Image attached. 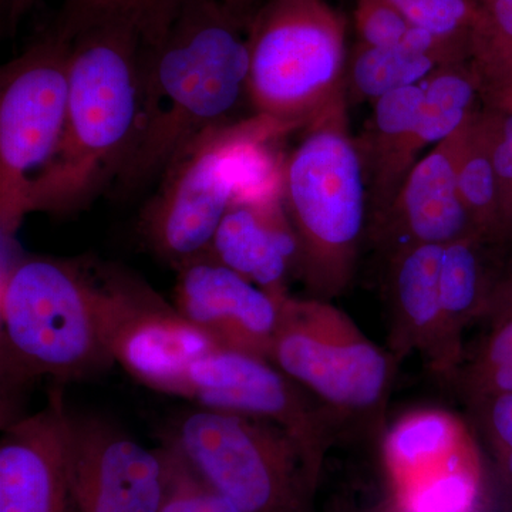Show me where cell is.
<instances>
[{
  "mask_svg": "<svg viewBox=\"0 0 512 512\" xmlns=\"http://www.w3.org/2000/svg\"><path fill=\"white\" fill-rule=\"evenodd\" d=\"M247 46L252 113L302 130L345 94V20L326 0H266Z\"/></svg>",
  "mask_w": 512,
  "mask_h": 512,
  "instance_id": "5",
  "label": "cell"
},
{
  "mask_svg": "<svg viewBox=\"0 0 512 512\" xmlns=\"http://www.w3.org/2000/svg\"><path fill=\"white\" fill-rule=\"evenodd\" d=\"M468 56L481 86L497 82L512 66V0H478L468 33Z\"/></svg>",
  "mask_w": 512,
  "mask_h": 512,
  "instance_id": "25",
  "label": "cell"
},
{
  "mask_svg": "<svg viewBox=\"0 0 512 512\" xmlns=\"http://www.w3.org/2000/svg\"><path fill=\"white\" fill-rule=\"evenodd\" d=\"M410 25L444 39H468L478 0H389Z\"/></svg>",
  "mask_w": 512,
  "mask_h": 512,
  "instance_id": "29",
  "label": "cell"
},
{
  "mask_svg": "<svg viewBox=\"0 0 512 512\" xmlns=\"http://www.w3.org/2000/svg\"><path fill=\"white\" fill-rule=\"evenodd\" d=\"M175 271L173 305L188 322L222 349L269 360L286 295L264 291L210 251L175 266Z\"/></svg>",
  "mask_w": 512,
  "mask_h": 512,
  "instance_id": "13",
  "label": "cell"
},
{
  "mask_svg": "<svg viewBox=\"0 0 512 512\" xmlns=\"http://www.w3.org/2000/svg\"><path fill=\"white\" fill-rule=\"evenodd\" d=\"M470 443V431L454 414L440 409L413 410L387 431L384 464L397 487L446 463Z\"/></svg>",
  "mask_w": 512,
  "mask_h": 512,
  "instance_id": "20",
  "label": "cell"
},
{
  "mask_svg": "<svg viewBox=\"0 0 512 512\" xmlns=\"http://www.w3.org/2000/svg\"><path fill=\"white\" fill-rule=\"evenodd\" d=\"M286 154V214L299 245L298 271L313 298L348 288L355 274L369 192L359 143L350 136L345 94L299 131Z\"/></svg>",
  "mask_w": 512,
  "mask_h": 512,
  "instance_id": "3",
  "label": "cell"
},
{
  "mask_svg": "<svg viewBox=\"0 0 512 512\" xmlns=\"http://www.w3.org/2000/svg\"><path fill=\"white\" fill-rule=\"evenodd\" d=\"M2 376L80 379L113 365L96 302L93 262L28 256L2 269Z\"/></svg>",
  "mask_w": 512,
  "mask_h": 512,
  "instance_id": "4",
  "label": "cell"
},
{
  "mask_svg": "<svg viewBox=\"0 0 512 512\" xmlns=\"http://www.w3.org/2000/svg\"><path fill=\"white\" fill-rule=\"evenodd\" d=\"M512 239V238H511ZM512 316V248L510 254L505 256L503 265L493 272L490 291L481 319L490 325V328L500 325Z\"/></svg>",
  "mask_w": 512,
  "mask_h": 512,
  "instance_id": "32",
  "label": "cell"
},
{
  "mask_svg": "<svg viewBox=\"0 0 512 512\" xmlns=\"http://www.w3.org/2000/svg\"><path fill=\"white\" fill-rule=\"evenodd\" d=\"M274 363L261 356L218 348L195 360L175 396L205 409L245 414L278 424L301 447L318 483L330 441V423Z\"/></svg>",
  "mask_w": 512,
  "mask_h": 512,
  "instance_id": "11",
  "label": "cell"
},
{
  "mask_svg": "<svg viewBox=\"0 0 512 512\" xmlns=\"http://www.w3.org/2000/svg\"><path fill=\"white\" fill-rule=\"evenodd\" d=\"M498 470L512 490V393L474 400Z\"/></svg>",
  "mask_w": 512,
  "mask_h": 512,
  "instance_id": "30",
  "label": "cell"
},
{
  "mask_svg": "<svg viewBox=\"0 0 512 512\" xmlns=\"http://www.w3.org/2000/svg\"><path fill=\"white\" fill-rule=\"evenodd\" d=\"M458 188L464 207L485 244L510 241L500 187L478 111L468 120L458 158Z\"/></svg>",
  "mask_w": 512,
  "mask_h": 512,
  "instance_id": "22",
  "label": "cell"
},
{
  "mask_svg": "<svg viewBox=\"0 0 512 512\" xmlns=\"http://www.w3.org/2000/svg\"><path fill=\"white\" fill-rule=\"evenodd\" d=\"M278 123L249 113L205 131L170 161L138 222L154 254L175 268L210 251L225 212L244 192L252 148Z\"/></svg>",
  "mask_w": 512,
  "mask_h": 512,
  "instance_id": "7",
  "label": "cell"
},
{
  "mask_svg": "<svg viewBox=\"0 0 512 512\" xmlns=\"http://www.w3.org/2000/svg\"><path fill=\"white\" fill-rule=\"evenodd\" d=\"M467 39H444L412 26L402 42L392 46H362L350 66L357 96L376 101L384 94L417 86L440 67L463 62Z\"/></svg>",
  "mask_w": 512,
  "mask_h": 512,
  "instance_id": "19",
  "label": "cell"
},
{
  "mask_svg": "<svg viewBox=\"0 0 512 512\" xmlns=\"http://www.w3.org/2000/svg\"><path fill=\"white\" fill-rule=\"evenodd\" d=\"M471 399L512 393V316L491 328L466 373Z\"/></svg>",
  "mask_w": 512,
  "mask_h": 512,
  "instance_id": "27",
  "label": "cell"
},
{
  "mask_svg": "<svg viewBox=\"0 0 512 512\" xmlns=\"http://www.w3.org/2000/svg\"><path fill=\"white\" fill-rule=\"evenodd\" d=\"M36 0H0L2 5V25L3 32L12 35L20 19L32 9Z\"/></svg>",
  "mask_w": 512,
  "mask_h": 512,
  "instance_id": "34",
  "label": "cell"
},
{
  "mask_svg": "<svg viewBox=\"0 0 512 512\" xmlns=\"http://www.w3.org/2000/svg\"><path fill=\"white\" fill-rule=\"evenodd\" d=\"M72 39L49 28L0 72V231L26 217L30 181L55 156L69 104Z\"/></svg>",
  "mask_w": 512,
  "mask_h": 512,
  "instance_id": "8",
  "label": "cell"
},
{
  "mask_svg": "<svg viewBox=\"0 0 512 512\" xmlns=\"http://www.w3.org/2000/svg\"><path fill=\"white\" fill-rule=\"evenodd\" d=\"M487 110L480 114L491 161H493L505 222L512 238V87H484Z\"/></svg>",
  "mask_w": 512,
  "mask_h": 512,
  "instance_id": "26",
  "label": "cell"
},
{
  "mask_svg": "<svg viewBox=\"0 0 512 512\" xmlns=\"http://www.w3.org/2000/svg\"><path fill=\"white\" fill-rule=\"evenodd\" d=\"M355 20L362 46L397 45L412 29L409 20L389 0H359Z\"/></svg>",
  "mask_w": 512,
  "mask_h": 512,
  "instance_id": "31",
  "label": "cell"
},
{
  "mask_svg": "<svg viewBox=\"0 0 512 512\" xmlns=\"http://www.w3.org/2000/svg\"><path fill=\"white\" fill-rule=\"evenodd\" d=\"M394 490L402 512H474L481 490L480 458L474 441L446 463Z\"/></svg>",
  "mask_w": 512,
  "mask_h": 512,
  "instance_id": "23",
  "label": "cell"
},
{
  "mask_svg": "<svg viewBox=\"0 0 512 512\" xmlns=\"http://www.w3.org/2000/svg\"><path fill=\"white\" fill-rule=\"evenodd\" d=\"M167 487L160 512H242L237 505L198 477L183 458L165 448Z\"/></svg>",
  "mask_w": 512,
  "mask_h": 512,
  "instance_id": "28",
  "label": "cell"
},
{
  "mask_svg": "<svg viewBox=\"0 0 512 512\" xmlns=\"http://www.w3.org/2000/svg\"><path fill=\"white\" fill-rule=\"evenodd\" d=\"M247 30L217 0H184L167 33L141 53L136 143L114 191L137 194L194 138L248 114Z\"/></svg>",
  "mask_w": 512,
  "mask_h": 512,
  "instance_id": "1",
  "label": "cell"
},
{
  "mask_svg": "<svg viewBox=\"0 0 512 512\" xmlns=\"http://www.w3.org/2000/svg\"><path fill=\"white\" fill-rule=\"evenodd\" d=\"M141 53L130 20L103 19L74 33L62 140L30 181L26 215L74 214L114 187L136 143Z\"/></svg>",
  "mask_w": 512,
  "mask_h": 512,
  "instance_id": "2",
  "label": "cell"
},
{
  "mask_svg": "<svg viewBox=\"0 0 512 512\" xmlns=\"http://www.w3.org/2000/svg\"><path fill=\"white\" fill-rule=\"evenodd\" d=\"M269 362L336 412H373L392 379L389 357L345 312L313 296H285Z\"/></svg>",
  "mask_w": 512,
  "mask_h": 512,
  "instance_id": "9",
  "label": "cell"
},
{
  "mask_svg": "<svg viewBox=\"0 0 512 512\" xmlns=\"http://www.w3.org/2000/svg\"><path fill=\"white\" fill-rule=\"evenodd\" d=\"M500 86H510L512 87V66L510 69H508V72L504 74L501 79H498L497 82L485 84V86H481V89L483 87H500Z\"/></svg>",
  "mask_w": 512,
  "mask_h": 512,
  "instance_id": "35",
  "label": "cell"
},
{
  "mask_svg": "<svg viewBox=\"0 0 512 512\" xmlns=\"http://www.w3.org/2000/svg\"><path fill=\"white\" fill-rule=\"evenodd\" d=\"M76 512H160L167 487L163 451L94 416L66 413Z\"/></svg>",
  "mask_w": 512,
  "mask_h": 512,
  "instance_id": "12",
  "label": "cell"
},
{
  "mask_svg": "<svg viewBox=\"0 0 512 512\" xmlns=\"http://www.w3.org/2000/svg\"><path fill=\"white\" fill-rule=\"evenodd\" d=\"M423 100L421 83L394 90L375 101L369 133L359 143L375 224L392 207L407 174L423 157L417 143Z\"/></svg>",
  "mask_w": 512,
  "mask_h": 512,
  "instance_id": "18",
  "label": "cell"
},
{
  "mask_svg": "<svg viewBox=\"0 0 512 512\" xmlns=\"http://www.w3.org/2000/svg\"><path fill=\"white\" fill-rule=\"evenodd\" d=\"M210 252L264 291L288 295L289 276L298 271L299 245L284 200L232 202Z\"/></svg>",
  "mask_w": 512,
  "mask_h": 512,
  "instance_id": "16",
  "label": "cell"
},
{
  "mask_svg": "<svg viewBox=\"0 0 512 512\" xmlns=\"http://www.w3.org/2000/svg\"><path fill=\"white\" fill-rule=\"evenodd\" d=\"M167 448L242 512H306L318 484L298 443L258 417L201 407L178 417Z\"/></svg>",
  "mask_w": 512,
  "mask_h": 512,
  "instance_id": "6",
  "label": "cell"
},
{
  "mask_svg": "<svg viewBox=\"0 0 512 512\" xmlns=\"http://www.w3.org/2000/svg\"><path fill=\"white\" fill-rule=\"evenodd\" d=\"M468 120L417 161L392 207L376 222L380 238L392 247V255L412 245H448L480 237L458 188V158Z\"/></svg>",
  "mask_w": 512,
  "mask_h": 512,
  "instance_id": "15",
  "label": "cell"
},
{
  "mask_svg": "<svg viewBox=\"0 0 512 512\" xmlns=\"http://www.w3.org/2000/svg\"><path fill=\"white\" fill-rule=\"evenodd\" d=\"M444 245H412L392 255L389 275L393 348L419 350L436 372H446L440 269Z\"/></svg>",
  "mask_w": 512,
  "mask_h": 512,
  "instance_id": "17",
  "label": "cell"
},
{
  "mask_svg": "<svg viewBox=\"0 0 512 512\" xmlns=\"http://www.w3.org/2000/svg\"><path fill=\"white\" fill-rule=\"evenodd\" d=\"M485 244L470 237L444 245L440 269V301L443 313L446 372L461 360V338L474 319L483 316L493 274L485 266Z\"/></svg>",
  "mask_w": 512,
  "mask_h": 512,
  "instance_id": "21",
  "label": "cell"
},
{
  "mask_svg": "<svg viewBox=\"0 0 512 512\" xmlns=\"http://www.w3.org/2000/svg\"><path fill=\"white\" fill-rule=\"evenodd\" d=\"M63 393L9 424L0 443V512H76Z\"/></svg>",
  "mask_w": 512,
  "mask_h": 512,
  "instance_id": "14",
  "label": "cell"
},
{
  "mask_svg": "<svg viewBox=\"0 0 512 512\" xmlns=\"http://www.w3.org/2000/svg\"><path fill=\"white\" fill-rule=\"evenodd\" d=\"M101 335L114 362L158 392L177 394L188 367L220 348L123 266L93 264Z\"/></svg>",
  "mask_w": 512,
  "mask_h": 512,
  "instance_id": "10",
  "label": "cell"
},
{
  "mask_svg": "<svg viewBox=\"0 0 512 512\" xmlns=\"http://www.w3.org/2000/svg\"><path fill=\"white\" fill-rule=\"evenodd\" d=\"M225 13L237 22L241 28L247 30L249 22L254 18L255 13L261 9L266 0H217Z\"/></svg>",
  "mask_w": 512,
  "mask_h": 512,
  "instance_id": "33",
  "label": "cell"
},
{
  "mask_svg": "<svg viewBox=\"0 0 512 512\" xmlns=\"http://www.w3.org/2000/svg\"><path fill=\"white\" fill-rule=\"evenodd\" d=\"M184 0H64L53 25L73 39L77 30L103 19H126L140 30L144 45H154L167 33Z\"/></svg>",
  "mask_w": 512,
  "mask_h": 512,
  "instance_id": "24",
  "label": "cell"
}]
</instances>
